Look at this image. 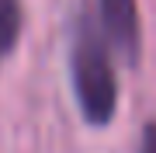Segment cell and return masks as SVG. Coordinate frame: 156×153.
I'll list each match as a JSON object with an SVG mask.
<instances>
[{
  "label": "cell",
  "mask_w": 156,
  "mask_h": 153,
  "mask_svg": "<svg viewBox=\"0 0 156 153\" xmlns=\"http://www.w3.org/2000/svg\"><path fill=\"white\" fill-rule=\"evenodd\" d=\"M69 80L73 97L87 125H108L118 111V77L111 63V46L101 21L80 11L69 31Z\"/></svg>",
  "instance_id": "6da1fadb"
},
{
  "label": "cell",
  "mask_w": 156,
  "mask_h": 153,
  "mask_svg": "<svg viewBox=\"0 0 156 153\" xmlns=\"http://www.w3.org/2000/svg\"><path fill=\"white\" fill-rule=\"evenodd\" d=\"M97 21L108 35L111 52H118L125 66H135L142 56V24L135 0H97Z\"/></svg>",
  "instance_id": "7a4b0ae2"
},
{
  "label": "cell",
  "mask_w": 156,
  "mask_h": 153,
  "mask_svg": "<svg viewBox=\"0 0 156 153\" xmlns=\"http://www.w3.org/2000/svg\"><path fill=\"white\" fill-rule=\"evenodd\" d=\"M21 38V0H0V66Z\"/></svg>",
  "instance_id": "3957f363"
},
{
  "label": "cell",
  "mask_w": 156,
  "mask_h": 153,
  "mask_svg": "<svg viewBox=\"0 0 156 153\" xmlns=\"http://www.w3.org/2000/svg\"><path fill=\"white\" fill-rule=\"evenodd\" d=\"M139 153H156V122L142 125V136H139Z\"/></svg>",
  "instance_id": "277c9868"
}]
</instances>
